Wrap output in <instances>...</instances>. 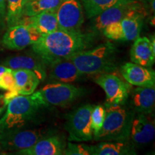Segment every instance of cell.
Listing matches in <instances>:
<instances>
[{
    "instance_id": "cell-1",
    "label": "cell",
    "mask_w": 155,
    "mask_h": 155,
    "mask_svg": "<svg viewBox=\"0 0 155 155\" xmlns=\"http://www.w3.org/2000/svg\"><path fill=\"white\" fill-rule=\"evenodd\" d=\"M96 38V35L89 32L83 33L58 29L42 35L32 45V49L48 66L52 62L92 47Z\"/></svg>"
},
{
    "instance_id": "cell-2",
    "label": "cell",
    "mask_w": 155,
    "mask_h": 155,
    "mask_svg": "<svg viewBox=\"0 0 155 155\" xmlns=\"http://www.w3.org/2000/svg\"><path fill=\"white\" fill-rule=\"evenodd\" d=\"M116 48L110 42L93 49L84 50L65 58L71 61L83 75L107 73L115 71Z\"/></svg>"
},
{
    "instance_id": "cell-3",
    "label": "cell",
    "mask_w": 155,
    "mask_h": 155,
    "mask_svg": "<svg viewBox=\"0 0 155 155\" xmlns=\"http://www.w3.org/2000/svg\"><path fill=\"white\" fill-rule=\"evenodd\" d=\"M135 112L124 105L106 106V116L101 129L93 139L97 141H129Z\"/></svg>"
},
{
    "instance_id": "cell-4",
    "label": "cell",
    "mask_w": 155,
    "mask_h": 155,
    "mask_svg": "<svg viewBox=\"0 0 155 155\" xmlns=\"http://www.w3.org/2000/svg\"><path fill=\"white\" fill-rule=\"evenodd\" d=\"M41 106L33 94L15 96L7 104V111L0 119V132L22 127L35 117Z\"/></svg>"
},
{
    "instance_id": "cell-5",
    "label": "cell",
    "mask_w": 155,
    "mask_h": 155,
    "mask_svg": "<svg viewBox=\"0 0 155 155\" xmlns=\"http://www.w3.org/2000/svg\"><path fill=\"white\" fill-rule=\"evenodd\" d=\"M42 106H65L85 94V89L71 83L53 82L33 93Z\"/></svg>"
},
{
    "instance_id": "cell-6",
    "label": "cell",
    "mask_w": 155,
    "mask_h": 155,
    "mask_svg": "<svg viewBox=\"0 0 155 155\" xmlns=\"http://www.w3.org/2000/svg\"><path fill=\"white\" fill-rule=\"evenodd\" d=\"M146 14L145 9L134 11L121 20L106 26L102 34L106 38L113 40H134L139 37Z\"/></svg>"
},
{
    "instance_id": "cell-7",
    "label": "cell",
    "mask_w": 155,
    "mask_h": 155,
    "mask_svg": "<svg viewBox=\"0 0 155 155\" xmlns=\"http://www.w3.org/2000/svg\"><path fill=\"white\" fill-rule=\"evenodd\" d=\"M144 9L141 2L137 0H119L101 14L93 17L89 25V32L98 35L111 23L118 22L134 11Z\"/></svg>"
},
{
    "instance_id": "cell-8",
    "label": "cell",
    "mask_w": 155,
    "mask_h": 155,
    "mask_svg": "<svg viewBox=\"0 0 155 155\" xmlns=\"http://www.w3.org/2000/svg\"><path fill=\"white\" fill-rule=\"evenodd\" d=\"M94 106L86 104L66 116L65 129L68 133L69 141H89L93 139L91 111Z\"/></svg>"
},
{
    "instance_id": "cell-9",
    "label": "cell",
    "mask_w": 155,
    "mask_h": 155,
    "mask_svg": "<svg viewBox=\"0 0 155 155\" xmlns=\"http://www.w3.org/2000/svg\"><path fill=\"white\" fill-rule=\"evenodd\" d=\"M95 81L106 94V106L124 105L130 94L131 84L121 78L112 73H102L96 77Z\"/></svg>"
},
{
    "instance_id": "cell-10",
    "label": "cell",
    "mask_w": 155,
    "mask_h": 155,
    "mask_svg": "<svg viewBox=\"0 0 155 155\" xmlns=\"http://www.w3.org/2000/svg\"><path fill=\"white\" fill-rule=\"evenodd\" d=\"M46 136V133L41 129H9L0 132V145L6 152L19 151L30 148Z\"/></svg>"
},
{
    "instance_id": "cell-11",
    "label": "cell",
    "mask_w": 155,
    "mask_h": 155,
    "mask_svg": "<svg viewBox=\"0 0 155 155\" xmlns=\"http://www.w3.org/2000/svg\"><path fill=\"white\" fill-rule=\"evenodd\" d=\"M58 28L71 32H81L84 15L81 0H62L56 10Z\"/></svg>"
},
{
    "instance_id": "cell-12",
    "label": "cell",
    "mask_w": 155,
    "mask_h": 155,
    "mask_svg": "<svg viewBox=\"0 0 155 155\" xmlns=\"http://www.w3.org/2000/svg\"><path fill=\"white\" fill-rule=\"evenodd\" d=\"M40 35L33 28L25 24L9 27L2 38L3 46L8 50H21L34 44Z\"/></svg>"
},
{
    "instance_id": "cell-13",
    "label": "cell",
    "mask_w": 155,
    "mask_h": 155,
    "mask_svg": "<svg viewBox=\"0 0 155 155\" xmlns=\"http://www.w3.org/2000/svg\"><path fill=\"white\" fill-rule=\"evenodd\" d=\"M151 116L140 113L135 114L129 137V141L134 147L145 145L154 139V121Z\"/></svg>"
},
{
    "instance_id": "cell-14",
    "label": "cell",
    "mask_w": 155,
    "mask_h": 155,
    "mask_svg": "<svg viewBox=\"0 0 155 155\" xmlns=\"http://www.w3.org/2000/svg\"><path fill=\"white\" fill-rule=\"evenodd\" d=\"M121 73L129 84L139 87L154 88L155 73L150 68L134 63H127L121 66Z\"/></svg>"
},
{
    "instance_id": "cell-15",
    "label": "cell",
    "mask_w": 155,
    "mask_h": 155,
    "mask_svg": "<svg viewBox=\"0 0 155 155\" xmlns=\"http://www.w3.org/2000/svg\"><path fill=\"white\" fill-rule=\"evenodd\" d=\"M2 65L12 70L26 69L33 71L40 81L47 78V65L36 54L11 56L4 60Z\"/></svg>"
},
{
    "instance_id": "cell-16",
    "label": "cell",
    "mask_w": 155,
    "mask_h": 155,
    "mask_svg": "<svg viewBox=\"0 0 155 155\" xmlns=\"http://www.w3.org/2000/svg\"><path fill=\"white\" fill-rule=\"evenodd\" d=\"M130 51L132 63L141 66L151 68L155 61V39L147 37H138L135 39Z\"/></svg>"
},
{
    "instance_id": "cell-17",
    "label": "cell",
    "mask_w": 155,
    "mask_h": 155,
    "mask_svg": "<svg viewBox=\"0 0 155 155\" xmlns=\"http://www.w3.org/2000/svg\"><path fill=\"white\" fill-rule=\"evenodd\" d=\"M66 143L58 135L46 136L30 148L17 151L21 155H63Z\"/></svg>"
},
{
    "instance_id": "cell-18",
    "label": "cell",
    "mask_w": 155,
    "mask_h": 155,
    "mask_svg": "<svg viewBox=\"0 0 155 155\" xmlns=\"http://www.w3.org/2000/svg\"><path fill=\"white\" fill-rule=\"evenodd\" d=\"M49 66V78L54 82L72 83L79 81L83 76L75 65L67 58H61L52 62Z\"/></svg>"
},
{
    "instance_id": "cell-19",
    "label": "cell",
    "mask_w": 155,
    "mask_h": 155,
    "mask_svg": "<svg viewBox=\"0 0 155 155\" xmlns=\"http://www.w3.org/2000/svg\"><path fill=\"white\" fill-rule=\"evenodd\" d=\"M154 88L139 87L131 93V107L135 113L152 115L154 111Z\"/></svg>"
},
{
    "instance_id": "cell-20",
    "label": "cell",
    "mask_w": 155,
    "mask_h": 155,
    "mask_svg": "<svg viewBox=\"0 0 155 155\" xmlns=\"http://www.w3.org/2000/svg\"><path fill=\"white\" fill-rule=\"evenodd\" d=\"M18 24L29 25L41 35L59 29L56 11L42 12L33 16H23Z\"/></svg>"
},
{
    "instance_id": "cell-21",
    "label": "cell",
    "mask_w": 155,
    "mask_h": 155,
    "mask_svg": "<svg viewBox=\"0 0 155 155\" xmlns=\"http://www.w3.org/2000/svg\"><path fill=\"white\" fill-rule=\"evenodd\" d=\"M91 155H134L135 147L130 141H104L90 146Z\"/></svg>"
},
{
    "instance_id": "cell-22",
    "label": "cell",
    "mask_w": 155,
    "mask_h": 155,
    "mask_svg": "<svg viewBox=\"0 0 155 155\" xmlns=\"http://www.w3.org/2000/svg\"><path fill=\"white\" fill-rule=\"evenodd\" d=\"M12 73L19 95L32 94L40 82L36 73L30 70H12Z\"/></svg>"
},
{
    "instance_id": "cell-23",
    "label": "cell",
    "mask_w": 155,
    "mask_h": 155,
    "mask_svg": "<svg viewBox=\"0 0 155 155\" xmlns=\"http://www.w3.org/2000/svg\"><path fill=\"white\" fill-rule=\"evenodd\" d=\"M62 0H30L25 5L23 16H33L46 11H56Z\"/></svg>"
},
{
    "instance_id": "cell-24",
    "label": "cell",
    "mask_w": 155,
    "mask_h": 155,
    "mask_svg": "<svg viewBox=\"0 0 155 155\" xmlns=\"http://www.w3.org/2000/svg\"><path fill=\"white\" fill-rule=\"evenodd\" d=\"M26 0H7V12L5 22L7 26L17 25L23 17Z\"/></svg>"
},
{
    "instance_id": "cell-25",
    "label": "cell",
    "mask_w": 155,
    "mask_h": 155,
    "mask_svg": "<svg viewBox=\"0 0 155 155\" xmlns=\"http://www.w3.org/2000/svg\"><path fill=\"white\" fill-rule=\"evenodd\" d=\"M119 0H81L88 19L97 16Z\"/></svg>"
},
{
    "instance_id": "cell-26",
    "label": "cell",
    "mask_w": 155,
    "mask_h": 155,
    "mask_svg": "<svg viewBox=\"0 0 155 155\" xmlns=\"http://www.w3.org/2000/svg\"><path fill=\"white\" fill-rule=\"evenodd\" d=\"M106 116V108L104 106L98 105L94 106L91 111V128L93 134L98 133L101 129Z\"/></svg>"
},
{
    "instance_id": "cell-27",
    "label": "cell",
    "mask_w": 155,
    "mask_h": 155,
    "mask_svg": "<svg viewBox=\"0 0 155 155\" xmlns=\"http://www.w3.org/2000/svg\"><path fill=\"white\" fill-rule=\"evenodd\" d=\"M65 155H91L90 146L83 144H73L68 141L64 150Z\"/></svg>"
},
{
    "instance_id": "cell-28",
    "label": "cell",
    "mask_w": 155,
    "mask_h": 155,
    "mask_svg": "<svg viewBox=\"0 0 155 155\" xmlns=\"http://www.w3.org/2000/svg\"><path fill=\"white\" fill-rule=\"evenodd\" d=\"M0 89L7 91H17L15 79L12 69L9 68L0 76Z\"/></svg>"
},
{
    "instance_id": "cell-29",
    "label": "cell",
    "mask_w": 155,
    "mask_h": 155,
    "mask_svg": "<svg viewBox=\"0 0 155 155\" xmlns=\"http://www.w3.org/2000/svg\"><path fill=\"white\" fill-rule=\"evenodd\" d=\"M6 12H7V0H0V28L5 25Z\"/></svg>"
},
{
    "instance_id": "cell-30",
    "label": "cell",
    "mask_w": 155,
    "mask_h": 155,
    "mask_svg": "<svg viewBox=\"0 0 155 155\" xmlns=\"http://www.w3.org/2000/svg\"><path fill=\"white\" fill-rule=\"evenodd\" d=\"M7 105V104L5 101L4 96H2V95H0V115L3 113L4 111H5Z\"/></svg>"
},
{
    "instance_id": "cell-31",
    "label": "cell",
    "mask_w": 155,
    "mask_h": 155,
    "mask_svg": "<svg viewBox=\"0 0 155 155\" xmlns=\"http://www.w3.org/2000/svg\"><path fill=\"white\" fill-rule=\"evenodd\" d=\"M9 68H7V67H5V66H4V65H0V76H1L5 72V71H8Z\"/></svg>"
},
{
    "instance_id": "cell-32",
    "label": "cell",
    "mask_w": 155,
    "mask_h": 155,
    "mask_svg": "<svg viewBox=\"0 0 155 155\" xmlns=\"http://www.w3.org/2000/svg\"><path fill=\"white\" fill-rule=\"evenodd\" d=\"M6 151H5L2 149V147H1V145H0V154H6L7 153H5Z\"/></svg>"
},
{
    "instance_id": "cell-33",
    "label": "cell",
    "mask_w": 155,
    "mask_h": 155,
    "mask_svg": "<svg viewBox=\"0 0 155 155\" xmlns=\"http://www.w3.org/2000/svg\"><path fill=\"white\" fill-rule=\"evenodd\" d=\"M137 1L141 2H149L150 1V0H137Z\"/></svg>"
},
{
    "instance_id": "cell-34",
    "label": "cell",
    "mask_w": 155,
    "mask_h": 155,
    "mask_svg": "<svg viewBox=\"0 0 155 155\" xmlns=\"http://www.w3.org/2000/svg\"><path fill=\"white\" fill-rule=\"evenodd\" d=\"M26 1H30V0H26Z\"/></svg>"
}]
</instances>
